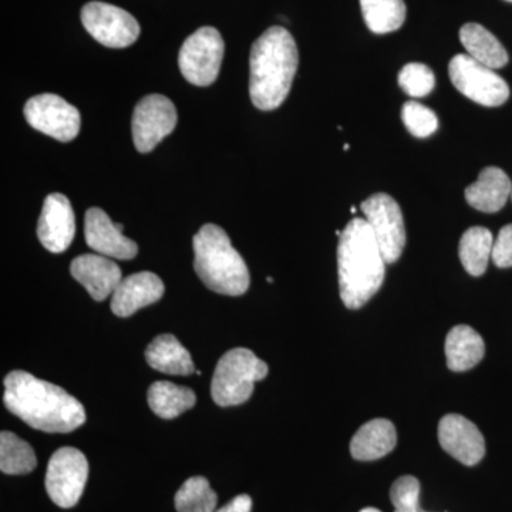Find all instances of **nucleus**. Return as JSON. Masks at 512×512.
<instances>
[{"instance_id": "20e7f679", "label": "nucleus", "mask_w": 512, "mask_h": 512, "mask_svg": "<svg viewBox=\"0 0 512 512\" xmlns=\"http://www.w3.org/2000/svg\"><path fill=\"white\" fill-rule=\"evenodd\" d=\"M192 245L195 272L208 289L228 296H241L248 291L251 282L248 266L232 247L224 229L214 224L204 225Z\"/></svg>"}, {"instance_id": "9d476101", "label": "nucleus", "mask_w": 512, "mask_h": 512, "mask_svg": "<svg viewBox=\"0 0 512 512\" xmlns=\"http://www.w3.org/2000/svg\"><path fill=\"white\" fill-rule=\"evenodd\" d=\"M84 29L111 49H123L136 43L140 25L126 10L104 2H90L82 10Z\"/></svg>"}, {"instance_id": "b1692460", "label": "nucleus", "mask_w": 512, "mask_h": 512, "mask_svg": "<svg viewBox=\"0 0 512 512\" xmlns=\"http://www.w3.org/2000/svg\"><path fill=\"white\" fill-rule=\"evenodd\" d=\"M494 237L490 229L471 227L460 239L461 264L468 274L481 276L487 271L488 262L493 259Z\"/></svg>"}, {"instance_id": "dca6fc26", "label": "nucleus", "mask_w": 512, "mask_h": 512, "mask_svg": "<svg viewBox=\"0 0 512 512\" xmlns=\"http://www.w3.org/2000/svg\"><path fill=\"white\" fill-rule=\"evenodd\" d=\"M70 274L97 302L113 296L117 286L123 281L120 266L107 256L99 254L77 256L70 265Z\"/></svg>"}, {"instance_id": "7ed1b4c3", "label": "nucleus", "mask_w": 512, "mask_h": 512, "mask_svg": "<svg viewBox=\"0 0 512 512\" xmlns=\"http://www.w3.org/2000/svg\"><path fill=\"white\" fill-rule=\"evenodd\" d=\"M299 53L291 33L281 26L266 30L251 49L249 96L256 109H278L291 92Z\"/></svg>"}, {"instance_id": "c85d7f7f", "label": "nucleus", "mask_w": 512, "mask_h": 512, "mask_svg": "<svg viewBox=\"0 0 512 512\" xmlns=\"http://www.w3.org/2000/svg\"><path fill=\"white\" fill-rule=\"evenodd\" d=\"M402 120L404 126L414 137H429L439 128V119H437L436 113L429 107L420 104L419 101H407L404 104Z\"/></svg>"}, {"instance_id": "393cba45", "label": "nucleus", "mask_w": 512, "mask_h": 512, "mask_svg": "<svg viewBox=\"0 0 512 512\" xmlns=\"http://www.w3.org/2000/svg\"><path fill=\"white\" fill-rule=\"evenodd\" d=\"M367 28L376 35L396 32L406 20L404 0H360Z\"/></svg>"}, {"instance_id": "72a5a7b5", "label": "nucleus", "mask_w": 512, "mask_h": 512, "mask_svg": "<svg viewBox=\"0 0 512 512\" xmlns=\"http://www.w3.org/2000/svg\"><path fill=\"white\" fill-rule=\"evenodd\" d=\"M507 2H511L512 3V0H507Z\"/></svg>"}, {"instance_id": "423d86ee", "label": "nucleus", "mask_w": 512, "mask_h": 512, "mask_svg": "<svg viewBox=\"0 0 512 512\" xmlns=\"http://www.w3.org/2000/svg\"><path fill=\"white\" fill-rule=\"evenodd\" d=\"M224 49V40L217 29L205 26L192 33L178 56L185 80L194 86H211L220 74Z\"/></svg>"}, {"instance_id": "c756f323", "label": "nucleus", "mask_w": 512, "mask_h": 512, "mask_svg": "<svg viewBox=\"0 0 512 512\" xmlns=\"http://www.w3.org/2000/svg\"><path fill=\"white\" fill-rule=\"evenodd\" d=\"M394 512H426L420 508V483L416 477L397 478L390 490Z\"/></svg>"}, {"instance_id": "7c9ffc66", "label": "nucleus", "mask_w": 512, "mask_h": 512, "mask_svg": "<svg viewBox=\"0 0 512 512\" xmlns=\"http://www.w3.org/2000/svg\"><path fill=\"white\" fill-rule=\"evenodd\" d=\"M493 261L498 268L512 266V224L501 228L497 239H494Z\"/></svg>"}, {"instance_id": "412c9836", "label": "nucleus", "mask_w": 512, "mask_h": 512, "mask_svg": "<svg viewBox=\"0 0 512 512\" xmlns=\"http://www.w3.org/2000/svg\"><path fill=\"white\" fill-rule=\"evenodd\" d=\"M484 355V340L477 330L467 325H458L448 332L446 339L448 369L453 372H466L477 366Z\"/></svg>"}, {"instance_id": "2f4dec72", "label": "nucleus", "mask_w": 512, "mask_h": 512, "mask_svg": "<svg viewBox=\"0 0 512 512\" xmlns=\"http://www.w3.org/2000/svg\"><path fill=\"white\" fill-rule=\"evenodd\" d=\"M252 500L247 494L238 495L234 500L229 501L225 507L215 512H251Z\"/></svg>"}, {"instance_id": "4be33fe9", "label": "nucleus", "mask_w": 512, "mask_h": 512, "mask_svg": "<svg viewBox=\"0 0 512 512\" xmlns=\"http://www.w3.org/2000/svg\"><path fill=\"white\" fill-rule=\"evenodd\" d=\"M460 40L468 56L490 69H503L510 60L500 40L478 23L464 25L460 29Z\"/></svg>"}, {"instance_id": "0eeeda50", "label": "nucleus", "mask_w": 512, "mask_h": 512, "mask_svg": "<svg viewBox=\"0 0 512 512\" xmlns=\"http://www.w3.org/2000/svg\"><path fill=\"white\" fill-rule=\"evenodd\" d=\"M448 74L458 92L481 106L498 107L510 97V87L503 77L471 56H454Z\"/></svg>"}, {"instance_id": "f257e3e1", "label": "nucleus", "mask_w": 512, "mask_h": 512, "mask_svg": "<svg viewBox=\"0 0 512 512\" xmlns=\"http://www.w3.org/2000/svg\"><path fill=\"white\" fill-rule=\"evenodd\" d=\"M3 402L10 413L45 433H72L86 423V410L76 397L23 370L6 376Z\"/></svg>"}, {"instance_id": "f3484780", "label": "nucleus", "mask_w": 512, "mask_h": 512, "mask_svg": "<svg viewBox=\"0 0 512 512\" xmlns=\"http://www.w3.org/2000/svg\"><path fill=\"white\" fill-rule=\"evenodd\" d=\"M164 284L153 272H137L124 278L111 296V311L119 318H128L141 308L153 305L164 295Z\"/></svg>"}, {"instance_id": "aec40b11", "label": "nucleus", "mask_w": 512, "mask_h": 512, "mask_svg": "<svg viewBox=\"0 0 512 512\" xmlns=\"http://www.w3.org/2000/svg\"><path fill=\"white\" fill-rule=\"evenodd\" d=\"M148 365L158 372L173 376H190L195 372L190 352L174 335L157 336L146 349Z\"/></svg>"}, {"instance_id": "ddd939ff", "label": "nucleus", "mask_w": 512, "mask_h": 512, "mask_svg": "<svg viewBox=\"0 0 512 512\" xmlns=\"http://www.w3.org/2000/svg\"><path fill=\"white\" fill-rule=\"evenodd\" d=\"M440 446L464 466H476L485 456L483 434L473 421L447 414L439 423Z\"/></svg>"}, {"instance_id": "f704fd0d", "label": "nucleus", "mask_w": 512, "mask_h": 512, "mask_svg": "<svg viewBox=\"0 0 512 512\" xmlns=\"http://www.w3.org/2000/svg\"><path fill=\"white\" fill-rule=\"evenodd\" d=\"M511 198H512V194H511Z\"/></svg>"}, {"instance_id": "6e6552de", "label": "nucleus", "mask_w": 512, "mask_h": 512, "mask_svg": "<svg viewBox=\"0 0 512 512\" xmlns=\"http://www.w3.org/2000/svg\"><path fill=\"white\" fill-rule=\"evenodd\" d=\"M89 477V463L82 451L59 448L49 460L46 490L50 500L62 508H72L82 498Z\"/></svg>"}, {"instance_id": "5701e85b", "label": "nucleus", "mask_w": 512, "mask_h": 512, "mask_svg": "<svg viewBox=\"0 0 512 512\" xmlns=\"http://www.w3.org/2000/svg\"><path fill=\"white\" fill-rule=\"evenodd\" d=\"M147 397L153 413L165 420L181 416L197 403V396L191 389L170 382L151 384Z\"/></svg>"}, {"instance_id": "473e14b6", "label": "nucleus", "mask_w": 512, "mask_h": 512, "mask_svg": "<svg viewBox=\"0 0 512 512\" xmlns=\"http://www.w3.org/2000/svg\"><path fill=\"white\" fill-rule=\"evenodd\" d=\"M360 512H382V511L377 510V508L369 507V508H363V510Z\"/></svg>"}, {"instance_id": "bb28decb", "label": "nucleus", "mask_w": 512, "mask_h": 512, "mask_svg": "<svg viewBox=\"0 0 512 512\" xmlns=\"http://www.w3.org/2000/svg\"><path fill=\"white\" fill-rule=\"evenodd\" d=\"M218 497L207 478L191 477L175 494L178 512H215Z\"/></svg>"}, {"instance_id": "a211bd4d", "label": "nucleus", "mask_w": 512, "mask_h": 512, "mask_svg": "<svg viewBox=\"0 0 512 512\" xmlns=\"http://www.w3.org/2000/svg\"><path fill=\"white\" fill-rule=\"evenodd\" d=\"M512 194L510 177L501 168L487 167L478 175L476 183L466 190V200L471 207L487 214L503 210Z\"/></svg>"}, {"instance_id": "1a4fd4ad", "label": "nucleus", "mask_w": 512, "mask_h": 512, "mask_svg": "<svg viewBox=\"0 0 512 512\" xmlns=\"http://www.w3.org/2000/svg\"><path fill=\"white\" fill-rule=\"evenodd\" d=\"M360 208L375 235L386 264L399 261L406 247V227L399 204L390 195L379 192L363 201Z\"/></svg>"}, {"instance_id": "4468645a", "label": "nucleus", "mask_w": 512, "mask_h": 512, "mask_svg": "<svg viewBox=\"0 0 512 512\" xmlns=\"http://www.w3.org/2000/svg\"><path fill=\"white\" fill-rule=\"evenodd\" d=\"M76 234V218L66 195H47L37 224V237L43 247L53 254H60L72 245Z\"/></svg>"}, {"instance_id": "cd10ccee", "label": "nucleus", "mask_w": 512, "mask_h": 512, "mask_svg": "<svg viewBox=\"0 0 512 512\" xmlns=\"http://www.w3.org/2000/svg\"><path fill=\"white\" fill-rule=\"evenodd\" d=\"M399 86L402 87L404 93L409 96L426 97L427 94L433 92L436 86V77L433 70L423 63H409L400 70Z\"/></svg>"}, {"instance_id": "a878e982", "label": "nucleus", "mask_w": 512, "mask_h": 512, "mask_svg": "<svg viewBox=\"0 0 512 512\" xmlns=\"http://www.w3.org/2000/svg\"><path fill=\"white\" fill-rule=\"evenodd\" d=\"M37 466L36 454L32 446L13 434L2 431L0 434V470L9 476H23L32 473Z\"/></svg>"}, {"instance_id": "6ab92c4d", "label": "nucleus", "mask_w": 512, "mask_h": 512, "mask_svg": "<svg viewBox=\"0 0 512 512\" xmlns=\"http://www.w3.org/2000/svg\"><path fill=\"white\" fill-rule=\"evenodd\" d=\"M396 443V427L392 421L370 420L356 431L350 441V453L359 461H375L392 453Z\"/></svg>"}, {"instance_id": "f03ea898", "label": "nucleus", "mask_w": 512, "mask_h": 512, "mask_svg": "<svg viewBox=\"0 0 512 512\" xmlns=\"http://www.w3.org/2000/svg\"><path fill=\"white\" fill-rule=\"evenodd\" d=\"M340 298L346 308L360 309L382 288L386 261L365 218H355L339 237Z\"/></svg>"}, {"instance_id": "9b49d317", "label": "nucleus", "mask_w": 512, "mask_h": 512, "mask_svg": "<svg viewBox=\"0 0 512 512\" xmlns=\"http://www.w3.org/2000/svg\"><path fill=\"white\" fill-rule=\"evenodd\" d=\"M177 121L173 101L161 94L144 97L138 101L131 121L134 146L140 153H150L168 134L173 133Z\"/></svg>"}, {"instance_id": "2eb2a0df", "label": "nucleus", "mask_w": 512, "mask_h": 512, "mask_svg": "<svg viewBox=\"0 0 512 512\" xmlns=\"http://www.w3.org/2000/svg\"><path fill=\"white\" fill-rule=\"evenodd\" d=\"M123 228V225L114 224L109 215L100 208H90L84 217V237L87 245L99 255L128 261L136 258L138 247L136 242L124 237Z\"/></svg>"}, {"instance_id": "39448f33", "label": "nucleus", "mask_w": 512, "mask_h": 512, "mask_svg": "<svg viewBox=\"0 0 512 512\" xmlns=\"http://www.w3.org/2000/svg\"><path fill=\"white\" fill-rule=\"evenodd\" d=\"M268 365L249 349L229 350L215 367L211 396L221 407L248 402L256 382L268 376Z\"/></svg>"}, {"instance_id": "f8f14e48", "label": "nucleus", "mask_w": 512, "mask_h": 512, "mask_svg": "<svg viewBox=\"0 0 512 512\" xmlns=\"http://www.w3.org/2000/svg\"><path fill=\"white\" fill-rule=\"evenodd\" d=\"M25 117L35 130L62 143L74 140L82 124L76 107L62 97L50 93L29 99L25 106Z\"/></svg>"}]
</instances>
